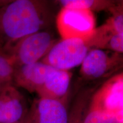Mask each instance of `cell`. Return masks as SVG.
<instances>
[{
  "mask_svg": "<svg viewBox=\"0 0 123 123\" xmlns=\"http://www.w3.org/2000/svg\"><path fill=\"white\" fill-rule=\"evenodd\" d=\"M66 103L40 98L29 110L31 123H67L68 112Z\"/></svg>",
  "mask_w": 123,
  "mask_h": 123,
  "instance_id": "obj_8",
  "label": "cell"
},
{
  "mask_svg": "<svg viewBox=\"0 0 123 123\" xmlns=\"http://www.w3.org/2000/svg\"><path fill=\"white\" fill-rule=\"evenodd\" d=\"M123 114L106 115L105 123H123Z\"/></svg>",
  "mask_w": 123,
  "mask_h": 123,
  "instance_id": "obj_17",
  "label": "cell"
},
{
  "mask_svg": "<svg viewBox=\"0 0 123 123\" xmlns=\"http://www.w3.org/2000/svg\"><path fill=\"white\" fill-rule=\"evenodd\" d=\"M29 111L24 96L13 83L0 87V123H21Z\"/></svg>",
  "mask_w": 123,
  "mask_h": 123,
  "instance_id": "obj_6",
  "label": "cell"
},
{
  "mask_svg": "<svg viewBox=\"0 0 123 123\" xmlns=\"http://www.w3.org/2000/svg\"><path fill=\"white\" fill-rule=\"evenodd\" d=\"M90 50L87 40L62 39L54 44L40 61L53 68L68 71L81 64Z\"/></svg>",
  "mask_w": 123,
  "mask_h": 123,
  "instance_id": "obj_3",
  "label": "cell"
},
{
  "mask_svg": "<svg viewBox=\"0 0 123 123\" xmlns=\"http://www.w3.org/2000/svg\"><path fill=\"white\" fill-rule=\"evenodd\" d=\"M1 86H2V85H0V87H1Z\"/></svg>",
  "mask_w": 123,
  "mask_h": 123,
  "instance_id": "obj_19",
  "label": "cell"
},
{
  "mask_svg": "<svg viewBox=\"0 0 123 123\" xmlns=\"http://www.w3.org/2000/svg\"><path fill=\"white\" fill-rule=\"evenodd\" d=\"M110 10H112V16L108 20L107 24L115 33L123 34V15L122 7L116 5Z\"/></svg>",
  "mask_w": 123,
  "mask_h": 123,
  "instance_id": "obj_14",
  "label": "cell"
},
{
  "mask_svg": "<svg viewBox=\"0 0 123 123\" xmlns=\"http://www.w3.org/2000/svg\"><path fill=\"white\" fill-rule=\"evenodd\" d=\"M122 63L121 54L100 49H92L81 63L80 73L85 80L99 79L116 70Z\"/></svg>",
  "mask_w": 123,
  "mask_h": 123,
  "instance_id": "obj_5",
  "label": "cell"
},
{
  "mask_svg": "<svg viewBox=\"0 0 123 123\" xmlns=\"http://www.w3.org/2000/svg\"><path fill=\"white\" fill-rule=\"evenodd\" d=\"M51 68V66L41 61L15 67L12 83L29 92H37L43 84Z\"/></svg>",
  "mask_w": 123,
  "mask_h": 123,
  "instance_id": "obj_9",
  "label": "cell"
},
{
  "mask_svg": "<svg viewBox=\"0 0 123 123\" xmlns=\"http://www.w3.org/2000/svg\"><path fill=\"white\" fill-rule=\"evenodd\" d=\"M62 7L84 9L91 12L111 9L116 4L112 1L100 0H61L58 1Z\"/></svg>",
  "mask_w": 123,
  "mask_h": 123,
  "instance_id": "obj_12",
  "label": "cell"
},
{
  "mask_svg": "<svg viewBox=\"0 0 123 123\" xmlns=\"http://www.w3.org/2000/svg\"><path fill=\"white\" fill-rule=\"evenodd\" d=\"M52 18L48 3L44 1H2L0 3V49L7 54L21 39L47 29Z\"/></svg>",
  "mask_w": 123,
  "mask_h": 123,
  "instance_id": "obj_1",
  "label": "cell"
},
{
  "mask_svg": "<svg viewBox=\"0 0 123 123\" xmlns=\"http://www.w3.org/2000/svg\"><path fill=\"white\" fill-rule=\"evenodd\" d=\"M71 76L68 71L58 70L51 67L43 85L36 92L41 98L66 101Z\"/></svg>",
  "mask_w": 123,
  "mask_h": 123,
  "instance_id": "obj_10",
  "label": "cell"
},
{
  "mask_svg": "<svg viewBox=\"0 0 123 123\" xmlns=\"http://www.w3.org/2000/svg\"><path fill=\"white\" fill-rule=\"evenodd\" d=\"M56 27L62 39L86 40L96 29L94 15L90 10L62 7L56 18Z\"/></svg>",
  "mask_w": 123,
  "mask_h": 123,
  "instance_id": "obj_4",
  "label": "cell"
},
{
  "mask_svg": "<svg viewBox=\"0 0 123 123\" xmlns=\"http://www.w3.org/2000/svg\"><path fill=\"white\" fill-rule=\"evenodd\" d=\"M56 42L54 34L47 29L26 37L7 51L15 67L39 62Z\"/></svg>",
  "mask_w": 123,
  "mask_h": 123,
  "instance_id": "obj_2",
  "label": "cell"
},
{
  "mask_svg": "<svg viewBox=\"0 0 123 123\" xmlns=\"http://www.w3.org/2000/svg\"><path fill=\"white\" fill-rule=\"evenodd\" d=\"M15 66L10 55L0 49V85L12 83Z\"/></svg>",
  "mask_w": 123,
  "mask_h": 123,
  "instance_id": "obj_13",
  "label": "cell"
},
{
  "mask_svg": "<svg viewBox=\"0 0 123 123\" xmlns=\"http://www.w3.org/2000/svg\"><path fill=\"white\" fill-rule=\"evenodd\" d=\"M92 95L91 90H83L78 95L68 113L67 123H83Z\"/></svg>",
  "mask_w": 123,
  "mask_h": 123,
  "instance_id": "obj_11",
  "label": "cell"
},
{
  "mask_svg": "<svg viewBox=\"0 0 123 123\" xmlns=\"http://www.w3.org/2000/svg\"><path fill=\"white\" fill-rule=\"evenodd\" d=\"M106 114L98 106L90 101L83 123H105Z\"/></svg>",
  "mask_w": 123,
  "mask_h": 123,
  "instance_id": "obj_15",
  "label": "cell"
},
{
  "mask_svg": "<svg viewBox=\"0 0 123 123\" xmlns=\"http://www.w3.org/2000/svg\"><path fill=\"white\" fill-rule=\"evenodd\" d=\"M101 49L115 53L122 54L123 52V34L113 33L107 38Z\"/></svg>",
  "mask_w": 123,
  "mask_h": 123,
  "instance_id": "obj_16",
  "label": "cell"
},
{
  "mask_svg": "<svg viewBox=\"0 0 123 123\" xmlns=\"http://www.w3.org/2000/svg\"><path fill=\"white\" fill-rule=\"evenodd\" d=\"M21 123H31V116L30 111H29V112L26 115V116L25 117V118L24 119V120H23Z\"/></svg>",
  "mask_w": 123,
  "mask_h": 123,
  "instance_id": "obj_18",
  "label": "cell"
},
{
  "mask_svg": "<svg viewBox=\"0 0 123 123\" xmlns=\"http://www.w3.org/2000/svg\"><path fill=\"white\" fill-rule=\"evenodd\" d=\"M91 101L106 115L123 113V76L116 75L92 95Z\"/></svg>",
  "mask_w": 123,
  "mask_h": 123,
  "instance_id": "obj_7",
  "label": "cell"
}]
</instances>
